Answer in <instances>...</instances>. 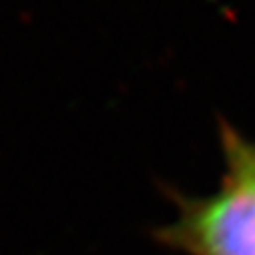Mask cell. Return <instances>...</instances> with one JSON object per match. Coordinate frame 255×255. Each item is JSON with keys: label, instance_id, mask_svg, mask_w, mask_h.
<instances>
[{"label": "cell", "instance_id": "6da1fadb", "mask_svg": "<svg viewBox=\"0 0 255 255\" xmlns=\"http://www.w3.org/2000/svg\"><path fill=\"white\" fill-rule=\"evenodd\" d=\"M225 172L216 193L174 195L178 214L157 240L185 255H255V142L219 123Z\"/></svg>", "mask_w": 255, "mask_h": 255}]
</instances>
